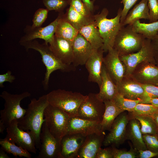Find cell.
Instances as JSON below:
<instances>
[{"instance_id": "277c9868", "label": "cell", "mask_w": 158, "mask_h": 158, "mask_svg": "<svg viewBox=\"0 0 158 158\" xmlns=\"http://www.w3.org/2000/svg\"><path fill=\"white\" fill-rule=\"evenodd\" d=\"M122 10L119 8L116 16L111 19L107 18L109 11L106 8H103L100 13L94 15L95 21L103 40L102 48L104 52L113 48L116 37L122 27L120 23Z\"/></svg>"}, {"instance_id": "1f68e13d", "label": "cell", "mask_w": 158, "mask_h": 158, "mask_svg": "<svg viewBox=\"0 0 158 158\" xmlns=\"http://www.w3.org/2000/svg\"><path fill=\"white\" fill-rule=\"evenodd\" d=\"M0 144L1 147L6 152L11 154L16 157H32L30 152L27 150L10 142L5 138L0 139Z\"/></svg>"}, {"instance_id": "816d5d0a", "label": "cell", "mask_w": 158, "mask_h": 158, "mask_svg": "<svg viewBox=\"0 0 158 158\" xmlns=\"http://www.w3.org/2000/svg\"><path fill=\"white\" fill-rule=\"evenodd\" d=\"M154 120L158 129V111L152 116Z\"/></svg>"}, {"instance_id": "e575fe53", "label": "cell", "mask_w": 158, "mask_h": 158, "mask_svg": "<svg viewBox=\"0 0 158 158\" xmlns=\"http://www.w3.org/2000/svg\"><path fill=\"white\" fill-rule=\"evenodd\" d=\"M70 6L78 13L87 17L95 19L93 13L81 0H68Z\"/></svg>"}, {"instance_id": "8992f818", "label": "cell", "mask_w": 158, "mask_h": 158, "mask_svg": "<svg viewBox=\"0 0 158 158\" xmlns=\"http://www.w3.org/2000/svg\"><path fill=\"white\" fill-rule=\"evenodd\" d=\"M31 95L30 94L25 92L20 94H13L4 91L0 95L5 101L4 108L0 111V120L6 127L13 120L17 121L22 118L26 112V109L20 106L22 100Z\"/></svg>"}, {"instance_id": "7402d4cb", "label": "cell", "mask_w": 158, "mask_h": 158, "mask_svg": "<svg viewBox=\"0 0 158 158\" xmlns=\"http://www.w3.org/2000/svg\"><path fill=\"white\" fill-rule=\"evenodd\" d=\"M105 135L104 132L87 135L79 150L77 158H96L98 151L103 144Z\"/></svg>"}, {"instance_id": "74e56055", "label": "cell", "mask_w": 158, "mask_h": 158, "mask_svg": "<svg viewBox=\"0 0 158 158\" xmlns=\"http://www.w3.org/2000/svg\"><path fill=\"white\" fill-rule=\"evenodd\" d=\"M48 11L47 9L43 8H40L36 11L33 16L32 25L31 26L33 28L41 27L47 18Z\"/></svg>"}, {"instance_id": "7dc6e473", "label": "cell", "mask_w": 158, "mask_h": 158, "mask_svg": "<svg viewBox=\"0 0 158 158\" xmlns=\"http://www.w3.org/2000/svg\"><path fill=\"white\" fill-rule=\"evenodd\" d=\"M151 44L155 51H158V31L154 38L151 40Z\"/></svg>"}, {"instance_id": "e0dca14e", "label": "cell", "mask_w": 158, "mask_h": 158, "mask_svg": "<svg viewBox=\"0 0 158 158\" xmlns=\"http://www.w3.org/2000/svg\"><path fill=\"white\" fill-rule=\"evenodd\" d=\"M131 75L141 84H150L158 86V66L148 62H143L134 69Z\"/></svg>"}, {"instance_id": "83f0119b", "label": "cell", "mask_w": 158, "mask_h": 158, "mask_svg": "<svg viewBox=\"0 0 158 158\" xmlns=\"http://www.w3.org/2000/svg\"><path fill=\"white\" fill-rule=\"evenodd\" d=\"M62 14L58 23L55 36L73 42L79 31L63 17Z\"/></svg>"}, {"instance_id": "8d00e7d4", "label": "cell", "mask_w": 158, "mask_h": 158, "mask_svg": "<svg viewBox=\"0 0 158 158\" xmlns=\"http://www.w3.org/2000/svg\"><path fill=\"white\" fill-rule=\"evenodd\" d=\"M44 6L49 11L54 10L60 12L68 4L67 0H42Z\"/></svg>"}, {"instance_id": "60d3db41", "label": "cell", "mask_w": 158, "mask_h": 158, "mask_svg": "<svg viewBox=\"0 0 158 158\" xmlns=\"http://www.w3.org/2000/svg\"><path fill=\"white\" fill-rule=\"evenodd\" d=\"M149 8V22L153 23L158 20V1L157 0H147Z\"/></svg>"}, {"instance_id": "f5cc1de1", "label": "cell", "mask_w": 158, "mask_h": 158, "mask_svg": "<svg viewBox=\"0 0 158 158\" xmlns=\"http://www.w3.org/2000/svg\"><path fill=\"white\" fill-rule=\"evenodd\" d=\"M154 57L156 62V64L158 66V51H155Z\"/></svg>"}, {"instance_id": "30bf717a", "label": "cell", "mask_w": 158, "mask_h": 158, "mask_svg": "<svg viewBox=\"0 0 158 158\" xmlns=\"http://www.w3.org/2000/svg\"><path fill=\"white\" fill-rule=\"evenodd\" d=\"M105 110L104 102L98 98L96 94L91 93L80 106L78 116L85 119L102 122Z\"/></svg>"}, {"instance_id": "4dcf8cb0", "label": "cell", "mask_w": 158, "mask_h": 158, "mask_svg": "<svg viewBox=\"0 0 158 158\" xmlns=\"http://www.w3.org/2000/svg\"><path fill=\"white\" fill-rule=\"evenodd\" d=\"M130 118H134L139 121L141 131L142 135H158V129L156 124L151 116L147 115H131L128 113Z\"/></svg>"}, {"instance_id": "ee69618b", "label": "cell", "mask_w": 158, "mask_h": 158, "mask_svg": "<svg viewBox=\"0 0 158 158\" xmlns=\"http://www.w3.org/2000/svg\"><path fill=\"white\" fill-rule=\"evenodd\" d=\"M15 79L14 76L11 75V71H8L6 73L0 75V87H4V83L6 82L12 83Z\"/></svg>"}, {"instance_id": "f6af8a7d", "label": "cell", "mask_w": 158, "mask_h": 158, "mask_svg": "<svg viewBox=\"0 0 158 158\" xmlns=\"http://www.w3.org/2000/svg\"><path fill=\"white\" fill-rule=\"evenodd\" d=\"M138 158H151L158 157V152H153L149 150H138Z\"/></svg>"}, {"instance_id": "d590c367", "label": "cell", "mask_w": 158, "mask_h": 158, "mask_svg": "<svg viewBox=\"0 0 158 158\" xmlns=\"http://www.w3.org/2000/svg\"><path fill=\"white\" fill-rule=\"evenodd\" d=\"M130 145V149L128 151L111 146L113 158H138V151L134 148L131 144Z\"/></svg>"}, {"instance_id": "5bb4252c", "label": "cell", "mask_w": 158, "mask_h": 158, "mask_svg": "<svg viewBox=\"0 0 158 158\" xmlns=\"http://www.w3.org/2000/svg\"><path fill=\"white\" fill-rule=\"evenodd\" d=\"M108 52L106 56L103 57V64L110 77L116 85L125 75L126 67L115 50L113 48Z\"/></svg>"}, {"instance_id": "f546056e", "label": "cell", "mask_w": 158, "mask_h": 158, "mask_svg": "<svg viewBox=\"0 0 158 158\" xmlns=\"http://www.w3.org/2000/svg\"><path fill=\"white\" fill-rule=\"evenodd\" d=\"M133 30L135 32L142 35L145 38L152 40L158 31V20L149 23H141L140 20L131 25Z\"/></svg>"}, {"instance_id": "d6986e66", "label": "cell", "mask_w": 158, "mask_h": 158, "mask_svg": "<svg viewBox=\"0 0 158 158\" xmlns=\"http://www.w3.org/2000/svg\"><path fill=\"white\" fill-rule=\"evenodd\" d=\"M50 49L55 56L63 63L70 65L73 60L72 42L55 36L49 44Z\"/></svg>"}, {"instance_id": "3957f363", "label": "cell", "mask_w": 158, "mask_h": 158, "mask_svg": "<svg viewBox=\"0 0 158 158\" xmlns=\"http://www.w3.org/2000/svg\"><path fill=\"white\" fill-rule=\"evenodd\" d=\"M46 95L49 104L61 109L70 117L78 116L79 108L87 97L61 89L52 90Z\"/></svg>"}, {"instance_id": "603a6c76", "label": "cell", "mask_w": 158, "mask_h": 158, "mask_svg": "<svg viewBox=\"0 0 158 158\" xmlns=\"http://www.w3.org/2000/svg\"><path fill=\"white\" fill-rule=\"evenodd\" d=\"M126 140H130L133 147L137 150H147L143 141L139 121L134 118H130L127 126Z\"/></svg>"}, {"instance_id": "cb8c5ba5", "label": "cell", "mask_w": 158, "mask_h": 158, "mask_svg": "<svg viewBox=\"0 0 158 158\" xmlns=\"http://www.w3.org/2000/svg\"><path fill=\"white\" fill-rule=\"evenodd\" d=\"M102 83L97 96L103 102L112 100L118 93L117 86L107 73L103 64L101 71Z\"/></svg>"}, {"instance_id": "836d02e7", "label": "cell", "mask_w": 158, "mask_h": 158, "mask_svg": "<svg viewBox=\"0 0 158 158\" xmlns=\"http://www.w3.org/2000/svg\"><path fill=\"white\" fill-rule=\"evenodd\" d=\"M158 111V107L152 104L142 103H138L131 112V115H147L152 116Z\"/></svg>"}, {"instance_id": "f35d334b", "label": "cell", "mask_w": 158, "mask_h": 158, "mask_svg": "<svg viewBox=\"0 0 158 158\" xmlns=\"http://www.w3.org/2000/svg\"><path fill=\"white\" fill-rule=\"evenodd\" d=\"M142 135L143 141L147 150L158 152V135L148 134Z\"/></svg>"}, {"instance_id": "ba28073f", "label": "cell", "mask_w": 158, "mask_h": 158, "mask_svg": "<svg viewBox=\"0 0 158 158\" xmlns=\"http://www.w3.org/2000/svg\"><path fill=\"white\" fill-rule=\"evenodd\" d=\"M151 40L146 38L142 47L138 51L126 55L119 56L126 67L125 75H130L135 67L143 62L156 64L154 57L155 50L151 44Z\"/></svg>"}, {"instance_id": "d6a6232c", "label": "cell", "mask_w": 158, "mask_h": 158, "mask_svg": "<svg viewBox=\"0 0 158 158\" xmlns=\"http://www.w3.org/2000/svg\"><path fill=\"white\" fill-rule=\"evenodd\" d=\"M112 100L123 111L131 112L136 105L140 103V100L128 99L118 93Z\"/></svg>"}, {"instance_id": "db71d44e", "label": "cell", "mask_w": 158, "mask_h": 158, "mask_svg": "<svg viewBox=\"0 0 158 158\" xmlns=\"http://www.w3.org/2000/svg\"></svg>"}, {"instance_id": "6da1fadb", "label": "cell", "mask_w": 158, "mask_h": 158, "mask_svg": "<svg viewBox=\"0 0 158 158\" xmlns=\"http://www.w3.org/2000/svg\"><path fill=\"white\" fill-rule=\"evenodd\" d=\"M46 95L38 99L33 98L28 105L24 116L18 120V127L25 130L29 131L35 139L37 149L40 145V135L42 128L45 121L44 111L49 105Z\"/></svg>"}, {"instance_id": "f907efd6", "label": "cell", "mask_w": 158, "mask_h": 158, "mask_svg": "<svg viewBox=\"0 0 158 158\" xmlns=\"http://www.w3.org/2000/svg\"><path fill=\"white\" fill-rule=\"evenodd\" d=\"M6 128L5 124L0 120V133H3L4 131L6 129Z\"/></svg>"}, {"instance_id": "b9f144b4", "label": "cell", "mask_w": 158, "mask_h": 158, "mask_svg": "<svg viewBox=\"0 0 158 158\" xmlns=\"http://www.w3.org/2000/svg\"><path fill=\"white\" fill-rule=\"evenodd\" d=\"M138 0H121V3L123 4V8L122 9L120 18L121 25L130 9Z\"/></svg>"}, {"instance_id": "ffe728a7", "label": "cell", "mask_w": 158, "mask_h": 158, "mask_svg": "<svg viewBox=\"0 0 158 158\" xmlns=\"http://www.w3.org/2000/svg\"><path fill=\"white\" fill-rule=\"evenodd\" d=\"M73 60L72 64L76 67L85 65L93 49L91 45L79 32L72 42Z\"/></svg>"}, {"instance_id": "5b68a950", "label": "cell", "mask_w": 158, "mask_h": 158, "mask_svg": "<svg viewBox=\"0 0 158 158\" xmlns=\"http://www.w3.org/2000/svg\"><path fill=\"white\" fill-rule=\"evenodd\" d=\"M145 38L135 32L131 25L122 26L116 35L113 48L119 56L129 55L140 49Z\"/></svg>"}, {"instance_id": "2e32d148", "label": "cell", "mask_w": 158, "mask_h": 158, "mask_svg": "<svg viewBox=\"0 0 158 158\" xmlns=\"http://www.w3.org/2000/svg\"><path fill=\"white\" fill-rule=\"evenodd\" d=\"M86 136L79 133L67 134L62 138L58 158H77Z\"/></svg>"}, {"instance_id": "484cf974", "label": "cell", "mask_w": 158, "mask_h": 158, "mask_svg": "<svg viewBox=\"0 0 158 158\" xmlns=\"http://www.w3.org/2000/svg\"><path fill=\"white\" fill-rule=\"evenodd\" d=\"M141 19H149L147 0H141L138 4L135 5L127 14L122 26L131 25L136 20Z\"/></svg>"}, {"instance_id": "9a60e30c", "label": "cell", "mask_w": 158, "mask_h": 158, "mask_svg": "<svg viewBox=\"0 0 158 158\" xmlns=\"http://www.w3.org/2000/svg\"><path fill=\"white\" fill-rule=\"evenodd\" d=\"M103 132L102 130L101 122L74 116L70 118L66 134L79 133L86 136L90 134Z\"/></svg>"}, {"instance_id": "44dd1931", "label": "cell", "mask_w": 158, "mask_h": 158, "mask_svg": "<svg viewBox=\"0 0 158 158\" xmlns=\"http://www.w3.org/2000/svg\"><path fill=\"white\" fill-rule=\"evenodd\" d=\"M116 85L118 93L128 99H140L144 93V89L141 84L131 75H125Z\"/></svg>"}, {"instance_id": "4fadbf2b", "label": "cell", "mask_w": 158, "mask_h": 158, "mask_svg": "<svg viewBox=\"0 0 158 158\" xmlns=\"http://www.w3.org/2000/svg\"><path fill=\"white\" fill-rule=\"evenodd\" d=\"M63 13L61 12L57 18L53 22L44 27L33 28L27 25L25 28V34L20 38V43L39 38L44 40V42L49 44L53 41L59 21Z\"/></svg>"}, {"instance_id": "4316f807", "label": "cell", "mask_w": 158, "mask_h": 158, "mask_svg": "<svg viewBox=\"0 0 158 158\" xmlns=\"http://www.w3.org/2000/svg\"><path fill=\"white\" fill-rule=\"evenodd\" d=\"M105 110L101 122L102 131H109L115 119L121 113L124 111L120 109L112 100L104 102Z\"/></svg>"}, {"instance_id": "f1b7e54d", "label": "cell", "mask_w": 158, "mask_h": 158, "mask_svg": "<svg viewBox=\"0 0 158 158\" xmlns=\"http://www.w3.org/2000/svg\"><path fill=\"white\" fill-rule=\"evenodd\" d=\"M63 16L78 31L83 27L95 21L94 19L87 17L79 13L71 6Z\"/></svg>"}, {"instance_id": "c3c4849f", "label": "cell", "mask_w": 158, "mask_h": 158, "mask_svg": "<svg viewBox=\"0 0 158 158\" xmlns=\"http://www.w3.org/2000/svg\"><path fill=\"white\" fill-rule=\"evenodd\" d=\"M87 7L93 12L94 9L93 1L90 0H81Z\"/></svg>"}, {"instance_id": "ab89813d", "label": "cell", "mask_w": 158, "mask_h": 158, "mask_svg": "<svg viewBox=\"0 0 158 158\" xmlns=\"http://www.w3.org/2000/svg\"><path fill=\"white\" fill-rule=\"evenodd\" d=\"M144 90L140 99L146 98H158V86L150 84H141Z\"/></svg>"}, {"instance_id": "ac0fdd59", "label": "cell", "mask_w": 158, "mask_h": 158, "mask_svg": "<svg viewBox=\"0 0 158 158\" xmlns=\"http://www.w3.org/2000/svg\"><path fill=\"white\" fill-rule=\"evenodd\" d=\"M104 52L102 48L93 49L85 64L89 73L88 81L96 83L99 87L102 83L101 71Z\"/></svg>"}, {"instance_id": "bcb514c9", "label": "cell", "mask_w": 158, "mask_h": 158, "mask_svg": "<svg viewBox=\"0 0 158 158\" xmlns=\"http://www.w3.org/2000/svg\"><path fill=\"white\" fill-rule=\"evenodd\" d=\"M140 100L139 103L151 104L158 107V98H146Z\"/></svg>"}, {"instance_id": "7a4b0ae2", "label": "cell", "mask_w": 158, "mask_h": 158, "mask_svg": "<svg viewBox=\"0 0 158 158\" xmlns=\"http://www.w3.org/2000/svg\"><path fill=\"white\" fill-rule=\"evenodd\" d=\"M20 44L26 49H32L37 51L41 54L42 61L46 68V71L42 84L44 89L48 88L50 76L54 71L60 70L63 72H69L75 70V67L72 64H64L54 55L50 49L49 45L44 42L40 43L35 40Z\"/></svg>"}, {"instance_id": "7bdbcfd3", "label": "cell", "mask_w": 158, "mask_h": 158, "mask_svg": "<svg viewBox=\"0 0 158 158\" xmlns=\"http://www.w3.org/2000/svg\"><path fill=\"white\" fill-rule=\"evenodd\" d=\"M96 158H113L112 147L99 149Z\"/></svg>"}, {"instance_id": "d4e9b609", "label": "cell", "mask_w": 158, "mask_h": 158, "mask_svg": "<svg viewBox=\"0 0 158 158\" xmlns=\"http://www.w3.org/2000/svg\"><path fill=\"white\" fill-rule=\"evenodd\" d=\"M79 32L89 42L93 49L102 48L103 40L95 21L83 27Z\"/></svg>"}, {"instance_id": "9c48e42d", "label": "cell", "mask_w": 158, "mask_h": 158, "mask_svg": "<svg viewBox=\"0 0 158 158\" xmlns=\"http://www.w3.org/2000/svg\"><path fill=\"white\" fill-rule=\"evenodd\" d=\"M7 134L5 138L13 142L34 154L37 153L34 137L30 132L20 128L17 120H13L6 128Z\"/></svg>"}, {"instance_id": "681fc988", "label": "cell", "mask_w": 158, "mask_h": 158, "mask_svg": "<svg viewBox=\"0 0 158 158\" xmlns=\"http://www.w3.org/2000/svg\"><path fill=\"white\" fill-rule=\"evenodd\" d=\"M7 153L1 147L0 149V158H9L10 157L7 154Z\"/></svg>"}, {"instance_id": "8fae6325", "label": "cell", "mask_w": 158, "mask_h": 158, "mask_svg": "<svg viewBox=\"0 0 158 158\" xmlns=\"http://www.w3.org/2000/svg\"><path fill=\"white\" fill-rule=\"evenodd\" d=\"M130 119L125 111L119 114L114 121L109 133L105 137L103 144L117 147L123 144L126 139L127 126Z\"/></svg>"}, {"instance_id": "52a82bcc", "label": "cell", "mask_w": 158, "mask_h": 158, "mask_svg": "<svg viewBox=\"0 0 158 158\" xmlns=\"http://www.w3.org/2000/svg\"><path fill=\"white\" fill-rule=\"evenodd\" d=\"M44 117L49 132L61 141L66 134L70 116L60 109L49 104L44 110Z\"/></svg>"}, {"instance_id": "7c38bea8", "label": "cell", "mask_w": 158, "mask_h": 158, "mask_svg": "<svg viewBox=\"0 0 158 158\" xmlns=\"http://www.w3.org/2000/svg\"><path fill=\"white\" fill-rule=\"evenodd\" d=\"M40 145L36 158H58L61 141L55 138L49 132L45 121L40 135Z\"/></svg>"}]
</instances>
